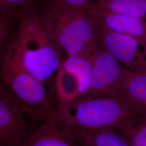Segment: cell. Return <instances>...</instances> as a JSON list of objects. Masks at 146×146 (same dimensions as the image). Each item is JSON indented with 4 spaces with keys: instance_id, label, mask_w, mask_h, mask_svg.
Segmentation results:
<instances>
[{
    "instance_id": "cell-1",
    "label": "cell",
    "mask_w": 146,
    "mask_h": 146,
    "mask_svg": "<svg viewBox=\"0 0 146 146\" xmlns=\"http://www.w3.org/2000/svg\"><path fill=\"white\" fill-rule=\"evenodd\" d=\"M62 49L46 29L42 9L23 18L3 54L18 63L43 84L58 72Z\"/></svg>"
},
{
    "instance_id": "cell-2",
    "label": "cell",
    "mask_w": 146,
    "mask_h": 146,
    "mask_svg": "<svg viewBox=\"0 0 146 146\" xmlns=\"http://www.w3.org/2000/svg\"><path fill=\"white\" fill-rule=\"evenodd\" d=\"M62 125L82 129L118 128L142 116L122 98L84 96L58 106L54 114Z\"/></svg>"
},
{
    "instance_id": "cell-3",
    "label": "cell",
    "mask_w": 146,
    "mask_h": 146,
    "mask_svg": "<svg viewBox=\"0 0 146 146\" xmlns=\"http://www.w3.org/2000/svg\"><path fill=\"white\" fill-rule=\"evenodd\" d=\"M44 27L67 56L94 50L98 44V20L83 9L42 10Z\"/></svg>"
},
{
    "instance_id": "cell-4",
    "label": "cell",
    "mask_w": 146,
    "mask_h": 146,
    "mask_svg": "<svg viewBox=\"0 0 146 146\" xmlns=\"http://www.w3.org/2000/svg\"><path fill=\"white\" fill-rule=\"evenodd\" d=\"M1 73L23 113L33 120L44 121L54 115L56 108L50 101L43 84L4 54L1 58Z\"/></svg>"
},
{
    "instance_id": "cell-5",
    "label": "cell",
    "mask_w": 146,
    "mask_h": 146,
    "mask_svg": "<svg viewBox=\"0 0 146 146\" xmlns=\"http://www.w3.org/2000/svg\"><path fill=\"white\" fill-rule=\"evenodd\" d=\"M93 51L67 56L62 60L56 81L58 106L84 97L88 92L92 80Z\"/></svg>"
},
{
    "instance_id": "cell-6",
    "label": "cell",
    "mask_w": 146,
    "mask_h": 146,
    "mask_svg": "<svg viewBox=\"0 0 146 146\" xmlns=\"http://www.w3.org/2000/svg\"><path fill=\"white\" fill-rule=\"evenodd\" d=\"M128 69L122 66L113 55L98 44L93 52L90 85L84 96L124 98Z\"/></svg>"
},
{
    "instance_id": "cell-7",
    "label": "cell",
    "mask_w": 146,
    "mask_h": 146,
    "mask_svg": "<svg viewBox=\"0 0 146 146\" xmlns=\"http://www.w3.org/2000/svg\"><path fill=\"white\" fill-rule=\"evenodd\" d=\"M99 23L98 44L100 47L133 71L146 69V49L140 40L113 31L100 21Z\"/></svg>"
},
{
    "instance_id": "cell-8",
    "label": "cell",
    "mask_w": 146,
    "mask_h": 146,
    "mask_svg": "<svg viewBox=\"0 0 146 146\" xmlns=\"http://www.w3.org/2000/svg\"><path fill=\"white\" fill-rule=\"evenodd\" d=\"M23 113L13 95L1 84L0 146H25L33 130Z\"/></svg>"
},
{
    "instance_id": "cell-9",
    "label": "cell",
    "mask_w": 146,
    "mask_h": 146,
    "mask_svg": "<svg viewBox=\"0 0 146 146\" xmlns=\"http://www.w3.org/2000/svg\"><path fill=\"white\" fill-rule=\"evenodd\" d=\"M25 146H80L53 115L33 130Z\"/></svg>"
},
{
    "instance_id": "cell-10",
    "label": "cell",
    "mask_w": 146,
    "mask_h": 146,
    "mask_svg": "<svg viewBox=\"0 0 146 146\" xmlns=\"http://www.w3.org/2000/svg\"><path fill=\"white\" fill-rule=\"evenodd\" d=\"M63 126L80 146H131L117 128L87 130Z\"/></svg>"
},
{
    "instance_id": "cell-11",
    "label": "cell",
    "mask_w": 146,
    "mask_h": 146,
    "mask_svg": "<svg viewBox=\"0 0 146 146\" xmlns=\"http://www.w3.org/2000/svg\"><path fill=\"white\" fill-rule=\"evenodd\" d=\"M87 11L110 29L140 40L146 50V20L107 11Z\"/></svg>"
},
{
    "instance_id": "cell-12",
    "label": "cell",
    "mask_w": 146,
    "mask_h": 146,
    "mask_svg": "<svg viewBox=\"0 0 146 146\" xmlns=\"http://www.w3.org/2000/svg\"><path fill=\"white\" fill-rule=\"evenodd\" d=\"M123 98L146 116V69L139 71L128 69Z\"/></svg>"
},
{
    "instance_id": "cell-13",
    "label": "cell",
    "mask_w": 146,
    "mask_h": 146,
    "mask_svg": "<svg viewBox=\"0 0 146 146\" xmlns=\"http://www.w3.org/2000/svg\"><path fill=\"white\" fill-rule=\"evenodd\" d=\"M84 10L107 11L146 20V0H97Z\"/></svg>"
},
{
    "instance_id": "cell-14",
    "label": "cell",
    "mask_w": 146,
    "mask_h": 146,
    "mask_svg": "<svg viewBox=\"0 0 146 146\" xmlns=\"http://www.w3.org/2000/svg\"><path fill=\"white\" fill-rule=\"evenodd\" d=\"M41 9L36 0H0V16L20 22L27 16Z\"/></svg>"
},
{
    "instance_id": "cell-15",
    "label": "cell",
    "mask_w": 146,
    "mask_h": 146,
    "mask_svg": "<svg viewBox=\"0 0 146 146\" xmlns=\"http://www.w3.org/2000/svg\"><path fill=\"white\" fill-rule=\"evenodd\" d=\"M127 137L131 146H146V116H142L117 128Z\"/></svg>"
},
{
    "instance_id": "cell-16",
    "label": "cell",
    "mask_w": 146,
    "mask_h": 146,
    "mask_svg": "<svg viewBox=\"0 0 146 146\" xmlns=\"http://www.w3.org/2000/svg\"><path fill=\"white\" fill-rule=\"evenodd\" d=\"M97 0H52L50 5L44 10L86 9Z\"/></svg>"
},
{
    "instance_id": "cell-17",
    "label": "cell",
    "mask_w": 146,
    "mask_h": 146,
    "mask_svg": "<svg viewBox=\"0 0 146 146\" xmlns=\"http://www.w3.org/2000/svg\"><path fill=\"white\" fill-rule=\"evenodd\" d=\"M38 5L42 10H44L50 5L52 0H36Z\"/></svg>"
}]
</instances>
